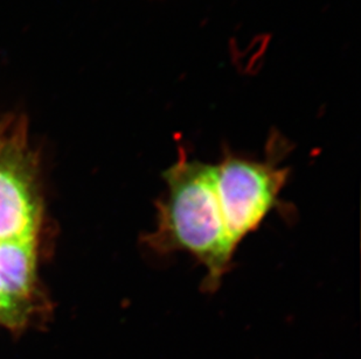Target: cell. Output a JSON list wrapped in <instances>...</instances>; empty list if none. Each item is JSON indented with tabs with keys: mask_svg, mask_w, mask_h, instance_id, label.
Instances as JSON below:
<instances>
[{
	"mask_svg": "<svg viewBox=\"0 0 361 359\" xmlns=\"http://www.w3.org/2000/svg\"><path fill=\"white\" fill-rule=\"evenodd\" d=\"M288 154L286 140L274 136L263 159L225 149L221 160L214 165L219 203L229 241L235 250L273 211L288 214L289 209L281 200L291 173L289 167L281 166Z\"/></svg>",
	"mask_w": 361,
	"mask_h": 359,
	"instance_id": "7a4b0ae2",
	"label": "cell"
},
{
	"mask_svg": "<svg viewBox=\"0 0 361 359\" xmlns=\"http://www.w3.org/2000/svg\"><path fill=\"white\" fill-rule=\"evenodd\" d=\"M166 190L156 202V229L143 237L149 251L166 257L185 252L206 275L204 293H215L231 271L235 248L229 241L215 186V166L193 159L180 149L163 172Z\"/></svg>",
	"mask_w": 361,
	"mask_h": 359,
	"instance_id": "6da1fadb",
	"label": "cell"
},
{
	"mask_svg": "<svg viewBox=\"0 0 361 359\" xmlns=\"http://www.w3.org/2000/svg\"><path fill=\"white\" fill-rule=\"evenodd\" d=\"M37 238L0 241V280L8 294L31 308L35 288Z\"/></svg>",
	"mask_w": 361,
	"mask_h": 359,
	"instance_id": "277c9868",
	"label": "cell"
},
{
	"mask_svg": "<svg viewBox=\"0 0 361 359\" xmlns=\"http://www.w3.org/2000/svg\"><path fill=\"white\" fill-rule=\"evenodd\" d=\"M42 220L38 161L23 117L0 119V241L32 239Z\"/></svg>",
	"mask_w": 361,
	"mask_h": 359,
	"instance_id": "3957f363",
	"label": "cell"
},
{
	"mask_svg": "<svg viewBox=\"0 0 361 359\" xmlns=\"http://www.w3.org/2000/svg\"><path fill=\"white\" fill-rule=\"evenodd\" d=\"M31 308L16 301L0 280V325L10 330H21L27 323Z\"/></svg>",
	"mask_w": 361,
	"mask_h": 359,
	"instance_id": "5b68a950",
	"label": "cell"
}]
</instances>
